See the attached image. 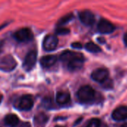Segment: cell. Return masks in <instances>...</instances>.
<instances>
[{"label":"cell","mask_w":127,"mask_h":127,"mask_svg":"<svg viewBox=\"0 0 127 127\" xmlns=\"http://www.w3.org/2000/svg\"><path fill=\"white\" fill-rule=\"evenodd\" d=\"M70 94L65 91H60L56 95V101L60 105H65L70 102Z\"/></svg>","instance_id":"12"},{"label":"cell","mask_w":127,"mask_h":127,"mask_svg":"<svg viewBox=\"0 0 127 127\" xmlns=\"http://www.w3.org/2000/svg\"><path fill=\"white\" fill-rule=\"evenodd\" d=\"M112 118L117 121H122L127 119V106H120L117 108L112 115Z\"/></svg>","instance_id":"11"},{"label":"cell","mask_w":127,"mask_h":127,"mask_svg":"<svg viewBox=\"0 0 127 127\" xmlns=\"http://www.w3.org/2000/svg\"><path fill=\"white\" fill-rule=\"evenodd\" d=\"M84 63V57L82 54L71 60L67 63V67L70 71H76L82 68Z\"/></svg>","instance_id":"10"},{"label":"cell","mask_w":127,"mask_h":127,"mask_svg":"<svg viewBox=\"0 0 127 127\" xmlns=\"http://www.w3.org/2000/svg\"><path fill=\"white\" fill-rule=\"evenodd\" d=\"M16 60L10 55H5L0 58V70L6 72L11 71L16 67Z\"/></svg>","instance_id":"3"},{"label":"cell","mask_w":127,"mask_h":127,"mask_svg":"<svg viewBox=\"0 0 127 127\" xmlns=\"http://www.w3.org/2000/svg\"><path fill=\"white\" fill-rule=\"evenodd\" d=\"M92 79L93 80H95V82L97 83H103L106 79H108L109 77V71L107 69L103 68H97L96 70H95L92 73Z\"/></svg>","instance_id":"8"},{"label":"cell","mask_w":127,"mask_h":127,"mask_svg":"<svg viewBox=\"0 0 127 127\" xmlns=\"http://www.w3.org/2000/svg\"><path fill=\"white\" fill-rule=\"evenodd\" d=\"M13 37L19 42H28L33 39V34L31 29L25 28L16 31L13 34Z\"/></svg>","instance_id":"4"},{"label":"cell","mask_w":127,"mask_h":127,"mask_svg":"<svg viewBox=\"0 0 127 127\" xmlns=\"http://www.w3.org/2000/svg\"><path fill=\"white\" fill-rule=\"evenodd\" d=\"M33 106V100L31 95H23L17 99L14 103L16 109L20 111H29Z\"/></svg>","instance_id":"2"},{"label":"cell","mask_w":127,"mask_h":127,"mask_svg":"<svg viewBox=\"0 0 127 127\" xmlns=\"http://www.w3.org/2000/svg\"><path fill=\"white\" fill-rule=\"evenodd\" d=\"M115 26L114 25L109 22L107 19H102L100 20L98 25H97V29L98 31L100 33L103 34H106V33H111L115 31Z\"/></svg>","instance_id":"9"},{"label":"cell","mask_w":127,"mask_h":127,"mask_svg":"<svg viewBox=\"0 0 127 127\" xmlns=\"http://www.w3.org/2000/svg\"><path fill=\"white\" fill-rule=\"evenodd\" d=\"M2 99H3V97H2V95L0 94V103H1V101H2Z\"/></svg>","instance_id":"25"},{"label":"cell","mask_w":127,"mask_h":127,"mask_svg":"<svg viewBox=\"0 0 127 127\" xmlns=\"http://www.w3.org/2000/svg\"><path fill=\"white\" fill-rule=\"evenodd\" d=\"M7 25V23H4V24H3L2 25H1V26H0V31H1V29H2L3 28H4Z\"/></svg>","instance_id":"24"},{"label":"cell","mask_w":127,"mask_h":127,"mask_svg":"<svg viewBox=\"0 0 127 127\" xmlns=\"http://www.w3.org/2000/svg\"><path fill=\"white\" fill-rule=\"evenodd\" d=\"M56 33L59 35H65V34H68L70 33V31L69 29L68 28H58L57 30H56Z\"/></svg>","instance_id":"21"},{"label":"cell","mask_w":127,"mask_h":127,"mask_svg":"<svg viewBox=\"0 0 127 127\" xmlns=\"http://www.w3.org/2000/svg\"><path fill=\"white\" fill-rule=\"evenodd\" d=\"M127 127V124L126 123V124H124L123 125H122V127Z\"/></svg>","instance_id":"26"},{"label":"cell","mask_w":127,"mask_h":127,"mask_svg":"<svg viewBox=\"0 0 127 127\" xmlns=\"http://www.w3.org/2000/svg\"><path fill=\"white\" fill-rule=\"evenodd\" d=\"M4 121V124L9 127H16L19 122V118L13 114H9L6 115Z\"/></svg>","instance_id":"15"},{"label":"cell","mask_w":127,"mask_h":127,"mask_svg":"<svg viewBox=\"0 0 127 127\" xmlns=\"http://www.w3.org/2000/svg\"><path fill=\"white\" fill-rule=\"evenodd\" d=\"M58 45V38L57 36L53 34H48L47 35L42 42V47L44 50L47 51H51L56 49L57 46Z\"/></svg>","instance_id":"6"},{"label":"cell","mask_w":127,"mask_h":127,"mask_svg":"<svg viewBox=\"0 0 127 127\" xmlns=\"http://www.w3.org/2000/svg\"><path fill=\"white\" fill-rule=\"evenodd\" d=\"M101 85L106 89H111L113 88V81L111 79L108 78L103 83H102Z\"/></svg>","instance_id":"20"},{"label":"cell","mask_w":127,"mask_h":127,"mask_svg":"<svg viewBox=\"0 0 127 127\" xmlns=\"http://www.w3.org/2000/svg\"><path fill=\"white\" fill-rule=\"evenodd\" d=\"M48 121V117L44 113H39L34 118V124L36 127H44Z\"/></svg>","instance_id":"16"},{"label":"cell","mask_w":127,"mask_h":127,"mask_svg":"<svg viewBox=\"0 0 127 127\" xmlns=\"http://www.w3.org/2000/svg\"><path fill=\"white\" fill-rule=\"evenodd\" d=\"M80 53H77V52H74V51H63L60 57V60L64 63H68V62H70L71 60H73L74 58L77 57V56L80 55Z\"/></svg>","instance_id":"14"},{"label":"cell","mask_w":127,"mask_h":127,"mask_svg":"<svg viewBox=\"0 0 127 127\" xmlns=\"http://www.w3.org/2000/svg\"><path fill=\"white\" fill-rule=\"evenodd\" d=\"M100 126H101L100 121L97 118H93L88 123L87 127H100Z\"/></svg>","instance_id":"19"},{"label":"cell","mask_w":127,"mask_h":127,"mask_svg":"<svg viewBox=\"0 0 127 127\" xmlns=\"http://www.w3.org/2000/svg\"><path fill=\"white\" fill-rule=\"evenodd\" d=\"M124 42L125 43V45L127 46V33H126L124 34Z\"/></svg>","instance_id":"23"},{"label":"cell","mask_w":127,"mask_h":127,"mask_svg":"<svg viewBox=\"0 0 127 127\" xmlns=\"http://www.w3.org/2000/svg\"></svg>","instance_id":"27"},{"label":"cell","mask_w":127,"mask_h":127,"mask_svg":"<svg viewBox=\"0 0 127 127\" xmlns=\"http://www.w3.org/2000/svg\"><path fill=\"white\" fill-rule=\"evenodd\" d=\"M71 47L74 48H78V49H81L83 48V45L80 42H74L71 44Z\"/></svg>","instance_id":"22"},{"label":"cell","mask_w":127,"mask_h":127,"mask_svg":"<svg viewBox=\"0 0 127 127\" xmlns=\"http://www.w3.org/2000/svg\"><path fill=\"white\" fill-rule=\"evenodd\" d=\"M86 49L91 53H98L101 51L100 48L92 42H89L86 45Z\"/></svg>","instance_id":"17"},{"label":"cell","mask_w":127,"mask_h":127,"mask_svg":"<svg viewBox=\"0 0 127 127\" xmlns=\"http://www.w3.org/2000/svg\"><path fill=\"white\" fill-rule=\"evenodd\" d=\"M57 60V57L55 55H48L41 58L40 64L43 68H50L54 65Z\"/></svg>","instance_id":"13"},{"label":"cell","mask_w":127,"mask_h":127,"mask_svg":"<svg viewBox=\"0 0 127 127\" xmlns=\"http://www.w3.org/2000/svg\"><path fill=\"white\" fill-rule=\"evenodd\" d=\"M77 97L80 102L83 103H89L95 100V92L91 86H84L77 92Z\"/></svg>","instance_id":"1"},{"label":"cell","mask_w":127,"mask_h":127,"mask_svg":"<svg viewBox=\"0 0 127 127\" xmlns=\"http://www.w3.org/2000/svg\"><path fill=\"white\" fill-rule=\"evenodd\" d=\"M73 18H74L73 14H72V13H68V14H67V15L63 16V17L59 20V22H58V23H57V25H58V26L63 25H65V24L69 22L70 21H71V20L73 19Z\"/></svg>","instance_id":"18"},{"label":"cell","mask_w":127,"mask_h":127,"mask_svg":"<svg viewBox=\"0 0 127 127\" xmlns=\"http://www.w3.org/2000/svg\"><path fill=\"white\" fill-rule=\"evenodd\" d=\"M79 19L80 22L86 26H92L95 22V15L89 10L80 11L79 13Z\"/></svg>","instance_id":"7"},{"label":"cell","mask_w":127,"mask_h":127,"mask_svg":"<svg viewBox=\"0 0 127 127\" xmlns=\"http://www.w3.org/2000/svg\"><path fill=\"white\" fill-rule=\"evenodd\" d=\"M36 58L37 54L35 51H29L25 57V60L23 63V68L26 71H31L35 66V64L36 63Z\"/></svg>","instance_id":"5"}]
</instances>
